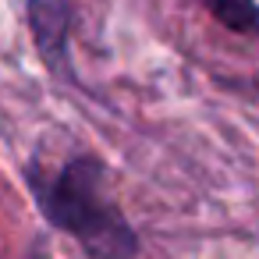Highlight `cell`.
Masks as SVG:
<instances>
[{"label":"cell","instance_id":"6da1fadb","mask_svg":"<svg viewBox=\"0 0 259 259\" xmlns=\"http://www.w3.org/2000/svg\"><path fill=\"white\" fill-rule=\"evenodd\" d=\"M29 188L43 217L68 231L93 259H132L139 238L107 195L103 167L93 156H71L61 167H32Z\"/></svg>","mask_w":259,"mask_h":259},{"label":"cell","instance_id":"7a4b0ae2","mask_svg":"<svg viewBox=\"0 0 259 259\" xmlns=\"http://www.w3.org/2000/svg\"><path fill=\"white\" fill-rule=\"evenodd\" d=\"M29 25L43 61L57 71L68 64V25H71V0H29Z\"/></svg>","mask_w":259,"mask_h":259},{"label":"cell","instance_id":"3957f363","mask_svg":"<svg viewBox=\"0 0 259 259\" xmlns=\"http://www.w3.org/2000/svg\"><path fill=\"white\" fill-rule=\"evenodd\" d=\"M202 4L220 25L245 32V36H259V4L255 0H202Z\"/></svg>","mask_w":259,"mask_h":259}]
</instances>
